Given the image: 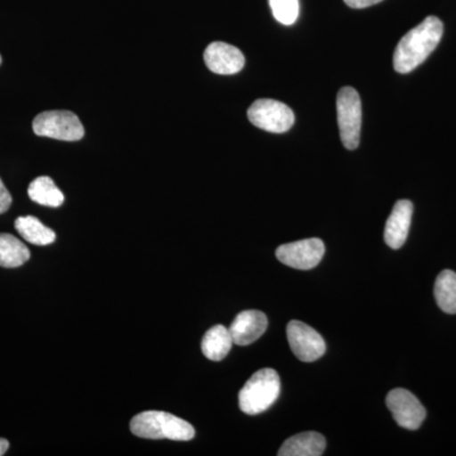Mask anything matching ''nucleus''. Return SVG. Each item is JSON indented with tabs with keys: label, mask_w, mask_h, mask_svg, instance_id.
I'll use <instances>...</instances> for the list:
<instances>
[{
	"label": "nucleus",
	"mask_w": 456,
	"mask_h": 456,
	"mask_svg": "<svg viewBox=\"0 0 456 456\" xmlns=\"http://www.w3.org/2000/svg\"><path fill=\"white\" fill-rule=\"evenodd\" d=\"M444 33L443 22L437 17L426 18L399 41L393 56V66L399 74H407L422 64L436 49Z\"/></svg>",
	"instance_id": "obj_1"
},
{
	"label": "nucleus",
	"mask_w": 456,
	"mask_h": 456,
	"mask_svg": "<svg viewBox=\"0 0 456 456\" xmlns=\"http://www.w3.org/2000/svg\"><path fill=\"white\" fill-rule=\"evenodd\" d=\"M132 434L142 439L189 441L196 436L193 426L163 411H146L131 419Z\"/></svg>",
	"instance_id": "obj_2"
},
{
	"label": "nucleus",
	"mask_w": 456,
	"mask_h": 456,
	"mask_svg": "<svg viewBox=\"0 0 456 456\" xmlns=\"http://www.w3.org/2000/svg\"><path fill=\"white\" fill-rule=\"evenodd\" d=\"M281 395V378L274 369H260L240 391L239 403L246 415H259L277 401Z\"/></svg>",
	"instance_id": "obj_3"
},
{
	"label": "nucleus",
	"mask_w": 456,
	"mask_h": 456,
	"mask_svg": "<svg viewBox=\"0 0 456 456\" xmlns=\"http://www.w3.org/2000/svg\"><path fill=\"white\" fill-rule=\"evenodd\" d=\"M338 121L342 143L347 150L358 149L362 131V101L358 92L345 86L338 94Z\"/></svg>",
	"instance_id": "obj_4"
},
{
	"label": "nucleus",
	"mask_w": 456,
	"mask_h": 456,
	"mask_svg": "<svg viewBox=\"0 0 456 456\" xmlns=\"http://www.w3.org/2000/svg\"><path fill=\"white\" fill-rule=\"evenodd\" d=\"M33 132L37 136L61 141H79L84 137V127L77 114L69 110H49L33 119Z\"/></svg>",
	"instance_id": "obj_5"
},
{
	"label": "nucleus",
	"mask_w": 456,
	"mask_h": 456,
	"mask_svg": "<svg viewBox=\"0 0 456 456\" xmlns=\"http://www.w3.org/2000/svg\"><path fill=\"white\" fill-rule=\"evenodd\" d=\"M248 121L261 130L283 134L294 125V113L287 104L273 99H259L248 110Z\"/></svg>",
	"instance_id": "obj_6"
},
{
	"label": "nucleus",
	"mask_w": 456,
	"mask_h": 456,
	"mask_svg": "<svg viewBox=\"0 0 456 456\" xmlns=\"http://www.w3.org/2000/svg\"><path fill=\"white\" fill-rule=\"evenodd\" d=\"M325 244L321 239H307L279 246L277 257L284 265L298 270L316 268L325 255Z\"/></svg>",
	"instance_id": "obj_7"
},
{
	"label": "nucleus",
	"mask_w": 456,
	"mask_h": 456,
	"mask_svg": "<svg viewBox=\"0 0 456 456\" xmlns=\"http://www.w3.org/2000/svg\"><path fill=\"white\" fill-rule=\"evenodd\" d=\"M287 336L294 355L302 362H316L326 353L322 336L305 323L290 321L287 327Z\"/></svg>",
	"instance_id": "obj_8"
},
{
	"label": "nucleus",
	"mask_w": 456,
	"mask_h": 456,
	"mask_svg": "<svg viewBox=\"0 0 456 456\" xmlns=\"http://www.w3.org/2000/svg\"><path fill=\"white\" fill-rule=\"evenodd\" d=\"M387 406L391 411L395 422L407 430H417L425 421V407L412 393L406 389L397 388L389 392L387 395Z\"/></svg>",
	"instance_id": "obj_9"
},
{
	"label": "nucleus",
	"mask_w": 456,
	"mask_h": 456,
	"mask_svg": "<svg viewBox=\"0 0 456 456\" xmlns=\"http://www.w3.org/2000/svg\"><path fill=\"white\" fill-rule=\"evenodd\" d=\"M204 61L212 73L232 75L244 69L245 56L232 45L212 42L204 51Z\"/></svg>",
	"instance_id": "obj_10"
},
{
	"label": "nucleus",
	"mask_w": 456,
	"mask_h": 456,
	"mask_svg": "<svg viewBox=\"0 0 456 456\" xmlns=\"http://www.w3.org/2000/svg\"><path fill=\"white\" fill-rule=\"evenodd\" d=\"M268 329V318L263 312L256 310L244 311L237 314L230 326V334L233 344L248 346L259 340Z\"/></svg>",
	"instance_id": "obj_11"
},
{
	"label": "nucleus",
	"mask_w": 456,
	"mask_h": 456,
	"mask_svg": "<svg viewBox=\"0 0 456 456\" xmlns=\"http://www.w3.org/2000/svg\"><path fill=\"white\" fill-rule=\"evenodd\" d=\"M413 204L407 200H398L393 207L391 216L384 230V241L391 248H401L406 242L412 221Z\"/></svg>",
	"instance_id": "obj_12"
},
{
	"label": "nucleus",
	"mask_w": 456,
	"mask_h": 456,
	"mask_svg": "<svg viewBox=\"0 0 456 456\" xmlns=\"http://www.w3.org/2000/svg\"><path fill=\"white\" fill-rule=\"evenodd\" d=\"M326 440L318 432H302L284 441L279 456H320L325 452Z\"/></svg>",
	"instance_id": "obj_13"
},
{
	"label": "nucleus",
	"mask_w": 456,
	"mask_h": 456,
	"mask_svg": "<svg viewBox=\"0 0 456 456\" xmlns=\"http://www.w3.org/2000/svg\"><path fill=\"white\" fill-rule=\"evenodd\" d=\"M232 336L230 330L222 325L213 326L206 332L202 340V351L207 359L221 362L232 347Z\"/></svg>",
	"instance_id": "obj_14"
},
{
	"label": "nucleus",
	"mask_w": 456,
	"mask_h": 456,
	"mask_svg": "<svg viewBox=\"0 0 456 456\" xmlns=\"http://www.w3.org/2000/svg\"><path fill=\"white\" fill-rule=\"evenodd\" d=\"M31 257L28 248L16 236L0 233V266L2 268H18Z\"/></svg>",
	"instance_id": "obj_15"
},
{
	"label": "nucleus",
	"mask_w": 456,
	"mask_h": 456,
	"mask_svg": "<svg viewBox=\"0 0 456 456\" xmlns=\"http://www.w3.org/2000/svg\"><path fill=\"white\" fill-rule=\"evenodd\" d=\"M14 224L18 233L29 244L47 246L55 242L56 233L33 216L18 217Z\"/></svg>",
	"instance_id": "obj_16"
},
{
	"label": "nucleus",
	"mask_w": 456,
	"mask_h": 456,
	"mask_svg": "<svg viewBox=\"0 0 456 456\" xmlns=\"http://www.w3.org/2000/svg\"><path fill=\"white\" fill-rule=\"evenodd\" d=\"M28 196L33 202L53 208L61 206L65 200L64 194L49 176H40L33 180L28 187Z\"/></svg>",
	"instance_id": "obj_17"
},
{
	"label": "nucleus",
	"mask_w": 456,
	"mask_h": 456,
	"mask_svg": "<svg viewBox=\"0 0 456 456\" xmlns=\"http://www.w3.org/2000/svg\"><path fill=\"white\" fill-rule=\"evenodd\" d=\"M435 298L445 314H456V273L444 270L435 283Z\"/></svg>",
	"instance_id": "obj_18"
},
{
	"label": "nucleus",
	"mask_w": 456,
	"mask_h": 456,
	"mask_svg": "<svg viewBox=\"0 0 456 456\" xmlns=\"http://www.w3.org/2000/svg\"><path fill=\"white\" fill-rule=\"evenodd\" d=\"M269 4L272 8L273 16L281 25H293L298 18V0H269Z\"/></svg>",
	"instance_id": "obj_19"
},
{
	"label": "nucleus",
	"mask_w": 456,
	"mask_h": 456,
	"mask_svg": "<svg viewBox=\"0 0 456 456\" xmlns=\"http://www.w3.org/2000/svg\"><path fill=\"white\" fill-rule=\"evenodd\" d=\"M12 204V196L8 189L5 188L4 183L0 179V215L8 211Z\"/></svg>",
	"instance_id": "obj_20"
},
{
	"label": "nucleus",
	"mask_w": 456,
	"mask_h": 456,
	"mask_svg": "<svg viewBox=\"0 0 456 456\" xmlns=\"http://www.w3.org/2000/svg\"><path fill=\"white\" fill-rule=\"evenodd\" d=\"M350 8L362 9L371 7V5L378 4L382 0H344Z\"/></svg>",
	"instance_id": "obj_21"
},
{
	"label": "nucleus",
	"mask_w": 456,
	"mask_h": 456,
	"mask_svg": "<svg viewBox=\"0 0 456 456\" xmlns=\"http://www.w3.org/2000/svg\"><path fill=\"white\" fill-rule=\"evenodd\" d=\"M9 443L5 439H0V456L4 455L8 452Z\"/></svg>",
	"instance_id": "obj_22"
},
{
	"label": "nucleus",
	"mask_w": 456,
	"mask_h": 456,
	"mask_svg": "<svg viewBox=\"0 0 456 456\" xmlns=\"http://www.w3.org/2000/svg\"><path fill=\"white\" fill-rule=\"evenodd\" d=\"M0 64H2V56H0Z\"/></svg>",
	"instance_id": "obj_23"
}]
</instances>
